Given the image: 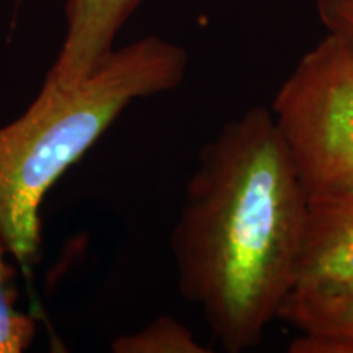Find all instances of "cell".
Returning <instances> with one entry per match:
<instances>
[{
  "label": "cell",
  "instance_id": "cell-1",
  "mask_svg": "<svg viewBox=\"0 0 353 353\" xmlns=\"http://www.w3.org/2000/svg\"><path fill=\"white\" fill-rule=\"evenodd\" d=\"M309 198L270 108L228 121L198 156L170 237L176 285L224 352L252 350L291 296Z\"/></svg>",
  "mask_w": 353,
  "mask_h": 353
},
{
  "label": "cell",
  "instance_id": "cell-2",
  "mask_svg": "<svg viewBox=\"0 0 353 353\" xmlns=\"http://www.w3.org/2000/svg\"><path fill=\"white\" fill-rule=\"evenodd\" d=\"M188 52L149 34L114 48L72 85L43 82L19 118L0 126V234L8 254L30 267L41 247L44 198L132 101L182 85Z\"/></svg>",
  "mask_w": 353,
  "mask_h": 353
},
{
  "label": "cell",
  "instance_id": "cell-3",
  "mask_svg": "<svg viewBox=\"0 0 353 353\" xmlns=\"http://www.w3.org/2000/svg\"><path fill=\"white\" fill-rule=\"evenodd\" d=\"M270 112L309 203L353 195V51L325 34L304 52Z\"/></svg>",
  "mask_w": 353,
  "mask_h": 353
},
{
  "label": "cell",
  "instance_id": "cell-4",
  "mask_svg": "<svg viewBox=\"0 0 353 353\" xmlns=\"http://www.w3.org/2000/svg\"><path fill=\"white\" fill-rule=\"evenodd\" d=\"M294 296H353V195L309 203Z\"/></svg>",
  "mask_w": 353,
  "mask_h": 353
},
{
  "label": "cell",
  "instance_id": "cell-5",
  "mask_svg": "<svg viewBox=\"0 0 353 353\" xmlns=\"http://www.w3.org/2000/svg\"><path fill=\"white\" fill-rule=\"evenodd\" d=\"M144 0H68L65 33L44 82L72 85L110 56L118 34Z\"/></svg>",
  "mask_w": 353,
  "mask_h": 353
},
{
  "label": "cell",
  "instance_id": "cell-6",
  "mask_svg": "<svg viewBox=\"0 0 353 353\" xmlns=\"http://www.w3.org/2000/svg\"><path fill=\"white\" fill-rule=\"evenodd\" d=\"M278 319L299 332L329 334L353 347V296L304 298L291 294Z\"/></svg>",
  "mask_w": 353,
  "mask_h": 353
},
{
  "label": "cell",
  "instance_id": "cell-7",
  "mask_svg": "<svg viewBox=\"0 0 353 353\" xmlns=\"http://www.w3.org/2000/svg\"><path fill=\"white\" fill-rule=\"evenodd\" d=\"M114 353H210L187 325L172 316H161L134 334H123L112 342Z\"/></svg>",
  "mask_w": 353,
  "mask_h": 353
},
{
  "label": "cell",
  "instance_id": "cell-8",
  "mask_svg": "<svg viewBox=\"0 0 353 353\" xmlns=\"http://www.w3.org/2000/svg\"><path fill=\"white\" fill-rule=\"evenodd\" d=\"M7 255L10 254L0 234V353H21L37 337V322L17 309L13 268L7 263Z\"/></svg>",
  "mask_w": 353,
  "mask_h": 353
},
{
  "label": "cell",
  "instance_id": "cell-9",
  "mask_svg": "<svg viewBox=\"0 0 353 353\" xmlns=\"http://www.w3.org/2000/svg\"><path fill=\"white\" fill-rule=\"evenodd\" d=\"M316 10L327 34L353 51V0H317Z\"/></svg>",
  "mask_w": 353,
  "mask_h": 353
}]
</instances>
